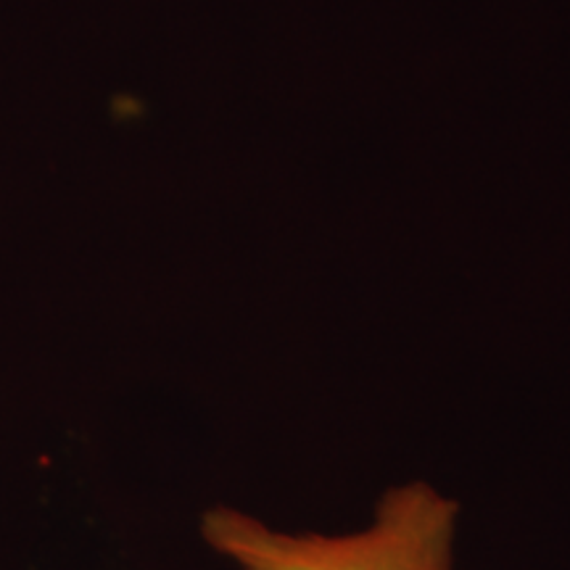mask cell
Masks as SVG:
<instances>
[{
	"label": "cell",
	"instance_id": "1",
	"mask_svg": "<svg viewBox=\"0 0 570 570\" xmlns=\"http://www.w3.org/2000/svg\"><path fill=\"white\" fill-rule=\"evenodd\" d=\"M458 518V502L417 481L389 489L362 531L288 533L240 510L214 508L202 533L240 570H454Z\"/></svg>",
	"mask_w": 570,
	"mask_h": 570
}]
</instances>
